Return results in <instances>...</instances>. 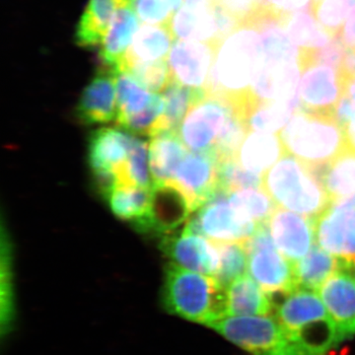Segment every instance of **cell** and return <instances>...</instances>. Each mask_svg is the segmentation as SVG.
<instances>
[{
  "instance_id": "obj_34",
  "label": "cell",
  "mask_w": 355,
  "mask_h": 355,
  "mask_svg": "<svg viewBox=\"0 0 355 355\" xmlns=\"http://www.w3.org/2000/svg\"><path fill=\"white\" fill-rule=\"evenodd\" d=\"M284 29L298 50H317L323 48L333 38L319 24L311 8L289 14Z\"/></svg>"
},
{
  "instance_id": "obj_20",
  "label": "cell",
  "mask_w": 355,
  "mask_h": 355,
  "mask_svg": "<svg viewBox=\"0 0 355 355\" xmlns=\"http://www.w3.org/2000/svg\"><path fill=\"white\" fill-rule=\"evenodd\" d=\"M133 139L130 133L116 128H101L88 140V163L92 173L109 171L118 174L130 154Z\"/></svg>"
},
{
  "instance_id": "obj_27",
  "label": "cell",
  "mask_w": 355,
  "mask_h": 355,
  "mask_svg": "<svg viewBox=\"0 0 355 355\" xmlns=\"http://www.w3.org/2000/svg\"><path fill=\"white\" fill-rule=\"evenodd\" d=\"M107 200L114 216L144 232L150 209L151 189L118 184Z\"/></svg>"
},
{
  "instance_id": "obj_30",
  "label": "cell",
  "mask_w": 355,
  "mask_h": 355,
  "mask_svg": "<svg viewBox=\"0 0 355 355\" xmlns=\"http://www.w3.org/2000/svg\"><path fill=\"white\" fill-rule=\"evenodd\" d=\"M300 288L318 291L334 273L347 268L340 259L316 245L304 258L294 263Z\"/></svg>"
},
{
  "instance_id": "obj_2",
  "label": "cell",
  "mask_w": 355,
  "mask_h": 355,
  "mask_svg": "<svg viewBox=\"0 0 355 355\" xmlns=\"http://www.w3.org/2000/svg\"><path fill=\"white\" fill-rule=\"evenodd\" d=\"M224 289L214 277L169 261L164 270L162 303L170 314L209 327L224 316Z\"/></svg>"
},
{
  "instance_id": "obj_12",
  "label": "cell",
  "mask_w": 355,
  "mask_h": 355,
  "mask_svg": "<svg viewBox=\"0 0 355 355\" xmlns=\"http://www.w3.org/2000/svg\"><path fill=\"white\" fill-rule=\"evenodd\" d=\"M299 110L333 116L345 93L342 70L329 65L312 64L300 69Z\"/></svg>"
},
{
  "instance_id": "obj_1",
  "label": "cell",
  "mask_w": 355,
  "mask_h": 355,
  "mask_svg": "<svg viewBox=\"0 0 355 355\" xmlns=\"http://www.w3.org/2000/svg\"><path fill=\"white\" fill-rule=\"evenodd\" d=\"M288 342L306 355H331L342 342L335 322L314 291L296 288L277 308Z\"/></svg>"
},
{
  "instance_id": "obj_38",
  "label": "cell",
  "mask_w": 355,
  "mask_h": 355,
  "mask_svg": "<svg viewBox=\"0 0 355 355\" xmlns=\"http://www.w3.org/2000/svg\"><path fill=\"white\" fill-rule=\"evenodd\" d=\"M218 245L220 261L214 279L223 288L235 279L246 275L249 268V256L245 243H226Z\"/></svg>"
},
{
  "instance_id": "obj_3",
  "label": "cell",
  "mask_w": 355,
  "mask_h": 355,
  "mask_svg": "<svg viewBox=\"0 0 355 355\" xmlns=\"http://www.w3.org/2000/svg\"><path fill=\"white\" fill-rule=\"evenodd\" d=\"M263 189L279 209L312 219L331 205L319 173L287 153L263 175Z\"/></svg>"
},
{
  "instance_id": "obj_49",
  "label": "cell",
  "mask_w": 355,
  "mask_h": 355,
  "mask_svg": "<svg viewBox=\"0 0 355 355\" xmlns=\"http://www.w3.org/2000/svg\"><path fill=\"white\" fill-rule=\"evenodd\" d=\"M123 1V4H125V6H132V0H121Z\"/></svg>"
},
{
  "instance_id": "obj_15",
  "label": "cell",
  "mask_w": 355,
  "mask_h": 355,
  "mask_svg": "<svg viewBox=\"0 0 355 355\" xmlns=\"http://www.w3.org/2000/svg\"><path fill=\"white\" fill-rule=\"evenodd\" d=\"M218 46L203 42L175 40L168 57L173 80L205 91Z\"/></svg>"
},
{
  "instance_id": "obj_46",
  "label": "cell",
  "mask_w": 355,
  "mask_h": 355,
  "mask_svg": "<svg viewBox=\"0 0 355 355\" xmlns=\"http://www.w3.org/2000/svg\"><path fill=\"white\" fill-rule=\"evenodd\" d=\"M272 355H306L301 352L300 349H297V347H294L293 345H291V343L288 342L287 345L282 347V349L277 350V352H275Z\"/></svg>"
},
{
  "instance_id": "obj_48",
  "label": "cell",
  "mask_w": 355,
  "mask_h": 355,
  "mask_svg": "<svg viewBox=\"0 0 355 355\" xmlns=\"http://www.w3.org/2000/svg\"><path fill=\"white\" fill-rule=\"evenodd\" d=\"M256 1L261 4V6H270V4H272V0H256Z\"/></svg>"
},
{
  "instance_id": "obj_50",
  "label": "cell",
  "mask_w": 355,
  "mask_h": 355,
  "mask_svg": "<svg viewBox=\"0 0 355 355\" xmlns=\"http://www.w3.org/2000/svg\"><path fill=\"white\" fill-rule=\"evenodd\" d=\"M354 205H355V195H354Z\"/></svg>"
},
{
  "instance_id": "obj_19",
  "label": "cell",
  "mask_w": 355,
  "mask_h": 355,
  "mask_svg": "<svg viewBox=\"0 0 355 355\" xmlns=\"http://www.w3.org/2000/svg\"><path fill=\"white\" fill-rule=\"evenodd\" d=\"M193 212L188 198L174 183L154 184L150 209L144 232H174Z\"/></svg>"
},
{
  "instance_id": "obj_44",
  "label": "cell",
  "mask_w": 355,
  "mask_h": 355,
  "mask_svg": "<svg viewBox=\"0 0 355 355\" xmlns=\"http://www.w3.org/2000/svg\"><path fill=\"white\" fill-rule=\"evenodd\" d=\"M312 0H272V6L286 13L306 10L311 7Z\"/></svg>"
},
{
  "instance_id": "obj_41",
  "label": "cell",
  "mask_w": 355,
  "mask_h": 355,
  "mask_svg": "<svg viewBox=\"0 0 355 355\" xmlns=\"http://www.w3.org/2000/svg\"><path fill=\"white\" fill-rule=\"evenodd\" d=\"M132 6L144 24L170 26L174 16L166 0H132Z\"/></svg>"
},
{
  "instance_id": "obj_5",
  "label": "cell",
  "mask_w": 355,
  "mask_h": 355,
  "mask_svg": "<svg viewBox=\"0 0 355 355\" xmlns=\"http://www.w3.org/2000/svg\"><path fill=\"white\" fill-rule=\"evenodd\" d=\"M279 137L287 154L318 173L349 146L345 128L333 116L299 109Z\"/></svg>"
},
{
  "instance_id": "obj_10",
  "label": "cell",
  "mask_w": 355,
  "mask_h": 355,
  "mask_svg": "<svg viewBox=\"0 0 355 355\" xmlns=\"http://www.w3.org/2000/svg\"><path fill=\"white\" fill-rule=\"evenodd\" d=\"M176 40L203 42L219 46L240 23L212 0L202 6H186L177 11L170 23Z\"/></svg>"
},
{
  "instance_id": "obj_47",
  "label": "cell",
  "mask_w": 355,
  "mask_h": 355,
  "mask_svg": "<svg viewBox=\"0 0 355 355\" xmlns=\"http://www.w3.org/2000/svg\"><path fill=\"white\" fill-rule=\"evenodd\" d=\"M345 130L347 132V141H349V146L355 149V119L350 121Z\"/></svg>"
},
{
  "instance_id": "obj_24",
  "label": "cell",
  "mask_w": 355,
  "mask_h": 355,
  "mask_svg": "<svg viewBox=\"0 0 355 355\" xmlns=\"http://www.w3.org/2000/svg\"><path fill=\"white\" fill-rule=\"evenodd\" d=\"M189 149L178 132L154 135L148 147L149 168L154 184L172 183Z\"/></svg>"
},
{
  "instance_id": "obj_29",
  "label": "cell",
  "mask_w": 355,
  "mask_h": 355,
  "mask_svg": "<svg viewBox=\"0 0 355 355\" xmlns=\"http://www.w3.org/2000/svg\"><path fill=\"white\" fill-rule=\"evenodd\" d=\"M12 261V244L2 220L0 261V331L2 340L12 333L16 319Z\"/></svg>"
},
{
  "instance_id": "obj_37",
  "label": "cell",
  "mask_w": 355,
  "mask_h": 355,
  "mask_svg": "<svg viewBox=\"0 0 355 355\" xmlns=\"http://www.w3.org/2000/svg\"><path fill=\"white\" fill-rule=\"evenodd\" d=\"M310 8L319 24L335 37L355 13V0H312Z\"/></svg>"
},
{
  "instance_id": "obj_7",
  "label": "cell",
  "mask_w": 355,
  "mask_h": 355,
  "mask_svg": "<svg viewBox=\"0 0 355 355\" xmlns=\"http://www.w3.org/2000/svg\"><path fill=\"white\" fill-rule=\"evenodd\" d=\"M252 279L270 294H288L298 288L295 266L275 246L268 224L259 226L245 243Z\"/></svg>"
},
{
  "instance_id": "obj_43",
  "label": "cell",
  "mask_w": 355,
  "mask_h": 355,
  "mask_svg": "<svg viewBox=\"0 0 355 355\" xmlns=\"http://www.w3.org/2000/svg\"><path fill=\"white\" fill-rule=\"evenodd\" d=\"M338 38L347 51H355V13L343 26L342 30L338 33Z\"/></svg>"
},
{
  "instance_id": "obj_11",
  "label": "cell",
  "mask_w": 355,
  "mask_h": 355,
  "mask_svg": "<svg viewBox=\"0 0 355 355\" xmlns=\"http://www.w3.org/2000/svg\"><path fill=\"white\" fill-rule=\"evenodd\" d=\"M316 242L322 249L355 268V205L354 200L331 203L315 219Z\"/></svg>"
},
{
  "instance_id": "obj_35",
  "label": "cell",
  "mask_w": 355,
  "mask_h": 355,
  "mask_svg": "<svg viewBox=\"0 0 355 355\" xmlns=\"http://www.w3.org/2000/svg\"><path fill=\"white\" fill-rule=\"evenodd\" d=\"M230 202L257 225L268 223L277 205L263 188H247L228 193Z\"/></svg>"
},
{
  "instance_id": "obj_23",
  "label": "cell",
  "mask_w": 355,
  "mask_h": 355,
  "mask_svg": "<svg viewBox=\"0 0 355 355\" xmlns=\"http://www.w3.org/2000/svg\"><path fill=\"white\" fill-rule=\"evenodd\" d=\"M139 18L132 6H121L101 44L99 57L104 67L119 69L139 29Z\"/></svg>"
},
{
  "instance_id": "obj_17",
  "label": "cell",
  "mask_w": 355,
  "mask_h": 355,
  "mask_svg": "<svg viewBox=\"0 0 355 355\" xmlns=\"http://www.w3.org/2000/svg\"><path fill=\"white\" fill-rule=\"evenodd\" d=\"M268 224L275 246L293 263L304 258L315 246V219L277 207Z\"/></svg>"
},
{
  "instance_id": "obj_28",
  "label": "cell",
  "mask_w": 355,
  "mask_h": 355,
  "mask_svg": "<svg viewBox=\"0 0 355 355\" xmlns=\"http://www.w3.org/2000/svg\"><path fill=\"white\" fill-rule=\"evenodd\" d=\"M331 203L354 200L355 149L349 146L319 172Z\"/></svg>"
},
{
  "instance_id": "obj_14",
  "label": "cell",
  "mask_w": 355,
  "mask_h": 355,
  "mask_svg": "<svg viewBox=\"0 0 355 355\" xmlns=\"http://www.w3.org/2000/svg\"><path fill=\"white\" fill-rule=\"evenodd\" d=\"M172 183L188 198L193 211L211 200L219 191L218 160L214 153L189 151Z\"/></svg>"
},
{
  "instance_id": "obj_31",
  "label": "cell",
  "mask_w": 355,
  "mask_h": 355,
  "mask_svg": "<svg viewBox=\"0 0 355 355\" xmlns=\"http://www.w3.org/2000/svg\"><path fill=\"white\" fill-rule=\"evenodd\" d=\"M165 106L154 135L165 132H178L191 105L205 95L202 89H193L173 81L162 92Z\"/></svg>"
},
{
  "instance_id": "obj_51",
  "label": "cell",
  "mask_w": 355,
  "mask_h": 355,
  "mask_svg": "<svg viewBox=\"0 0 355 355\" xmlns=\"http://www.w3.org/2000/svg\"><path fill=\"white\" fill-rule=\"evenodd\" d=\"M354 275H355V272H354Z\"/></svg>"
},
{
  "instance_id": "obj_26",
  "label": "cell",
  "mask_w": 355,
  "mask_h": 355,
  "mask_svg": "<svg viewBox=\"0 0 355 355\" xmlns=\"http://www.w3.org/2000/svg\"><path fill=\"white\" fill-rule=\"evenodd\" d=\"M121 0H90L77 26L76 43L81 48L101 46Z\"/></svg>"
},
{
  "instance_id": "obj_36",
  "label": "cell",
  "mask_w": 355,
  "mask_h": 355,
  "mask_svg": "<svg viewBox=\"0 0 355 355\" xmlns=\"http://www.w3.org/2000/svg\"><path fill=\"white\" fill-rule=\"evenodd\" d=\"M119 184H130L140 188L153 189L149 168L148 144L135 137L125 164L116 174Z\"/></svg>"
},
{
  "instance_id": "obj_25",
  "label": "cell",
  "mask_w": 355,
  "mask_h": 355,
  "mask_svg": "<svg viewBox=\"0 0 355 355\" xmlns=\"http://www.w3.org/2000/svg\"><path fill=\"white\" fill-rule=\"evenodd\" d=\"M170 26L144 24L137 30L121 65L168 60L174 44Z\"/></svg>"
},
{
  "instance_id": "obj_39",
  "label": "cell",
  "mask_w": 355,
  "mask_h": 355,
  "mask_svg": "<svg viewBox=\"0 0 355 355\" xmlns=\"http://www.w3.org/2000/svg\"><path fill=\"white\" fill-rule=\"evenodd\" d=\"M118 70L128 72L144 87L153 93H162L174 81L168 60L153 62H133L121 65Z\"/></svg>"
},
{
  "instance_id": "obj_22",
  "label": "cell",
  "mask_w": 355,
  "mask_h": 355,
  "mask_svg": "<svg viewBox=\"0 0 355 355\" xmlns=\"http://www.w3.org/2000/svg\"><path fill=\"white\" fill-rule=\"evenodd\" d=\"M284 154L279 133L249 132L235 158L247 171L263 177Z\"/></svg>"
},
{
  "instance_id": "obj_6",
  "label": "cell",
  "mask_w": 355,
  "mask_h": 355,
  "mask_svg": "<svg viewBox=\"0 0 355 355\" xmlns=\"http://www.w3.org/2000/svg\"><path fill=\"white\" fill-rule=\"evenodd\" d=\"M239 109V105L217 96L207 95L191 105L178 128L187 148L214 153L222 132Z\"/></svg>"
},
{
  "instance_id": "obj_40",
  "label": "cell",
  "mask_w": 355,
  "mask_h": 355,
  "mask_svg": "<svg viewBox=\"0 0 355 355\" xmlns=\"http://www.w3.org/2000/svg\"><path fill=\"white\" fill-rule=\"evenodd\" d=\"M219 191L224 193L247 188H263V177L247 171L235 157L218 161Z\"/></svg>"
},
{
  "instance_id": "obj_18",
  "label": "cell",
  "mask_w": 355,
  "mask_h": 355,
  "mask_svg": "<svg viewBox=\"0 0 355 355\" xmlns=\"http://www.w3.org/2000/svg\"><path fill=\"white\" fill-rule=\"evenodd\" d=\"M343 268L318 289L342 340L355 336V275Z\"/></svg>"
},
{
  "instance_id": "obj_45",
  "label": "cell",
  "mask_w": 355,
  "mask_h": 355,
  "mask_svg": "<svg viewBox=\"0 0 355 355\" xmlns=\"http://www.w3.org/2000/svg\"><path fill=\"white\" fill-rule=\"evenodd\" d=\"M343 77H345V93L343 94L347 95L355 103V77L345 73H343Z\"/></svg>"
},
{
  "instance_id": "obj_32",
  "label": "cell",
  "mask_w": 355,
  "mask_h": 355,
  "mask_svg": "<svg viewBox=\"0 0 355 355\" xmlns=\"http://www.w3.org/2000/svg\"><path fill=\"white\" fill-rule=\"evenodd\" d=\"M298 108L293 103L259 101L253 95L246 114L249 132L279 133Z\"/></svg>"
},
{
  "instance_id": "obj_9",
  "label": "cell",
  "mask_w": 355,
  "mask_h": 355,
  "mask_svg": "<svg viewBox=\"0 0 355 355\" xmlns=\"http://www.w3.org/2000/svg\"><path fill=\"white\" fill-rule=\"evenodd\" d=\"M209 328L252 355H272L288 343L286 331L272 315L223 316Z\"/></svg>"
},
{
  "instance_id": "obj_4",
  "label": "cell",
  "mask_w": 355,
  "mask_h": 355,
  "mask_svg": "<svg viewBox=\"0 0 355 355\" xmlns=\"http://www.w3.org/2000/svg\"><path fill=\"white\" fill-rule=\"evenodd\" d=\"M261 64L259 34L240 28L222 41L205 94L238 102L251 94L254 72Z\"/></svg>"
},
{
  "instance_id": "obj_13",
  "label": "cell",
  "mask_w": 355,
  "mask_h": 355,
  "mask_svg": "<svg viewBox=\"0 0 355 355\" xmlns=\"http://www.w3.org/2000/svg\"><path fill=\"white\" fill-rule=\"evenodd\" d=\"M160 249L171 263L214 277L220 261L218 245L187 227L164 236Z\"/></svg>"
},
{
  "instance_id": "obj_21",
  "label": "cell",
  "mask_w": 355,
  "mask_h": 355,
  "mask_svg": "<svg viewBox=\"0 0 355 355\" xmlns=\"http://www.w3.org/2000/svg\"><path fill=\"white\" fill-rule=\"evenodd\" d=\"M272 310L270 294L249 275L235 279L224 289V316H263L272 314Z\"/></svg>"
},
{
  "instance_id": "obj_42",
  "label": "cell",
  "mask_w": 355,
  "mask_h": 355,
  "mask_svg": "<svg viewBox=\"0 0 355 355\" xmlns=\"http://www.w3.org/2000/svg\"><path fill=\"white\" fill-rule=\"evenodd\" d=\"M334 118L343 128H347L350 121L355 119V103L349 99L347 95L343 94L342 99L336 106Z\"/></svg>"
},
{
  "instance_id": "obj_16",
  "label": "cell",
  "mask_w": 355,
  "mask_h": 355,
  "mask_svg": "<svg viewBox=\"0 0 355 355\" xmlns=\"http://www.w3.org/2000/svg\"><path fill=\"white\" fill-rule=\"evenodd\" d=\"M116 76L118 69L100 67L84 89L76 109V118L83 125H101L116 120Z\"/></svg>"
},
{
  "instance_id": "obj_8",
  "label": "cell",
  "mask_w": 355,
  "mask_h": 355,
  "mask_svg": "<svg viewBox=\"0 0 355 355\" xmlns=\"http://www.w3.org/2000/svg\"><path fill=\"white\" fill-rule=\"evenodd\" d=\"M186 227L216 244H226L246 243L259 225L230 202L227 193L219 191L198 209Z\"/></svg>"
},
{
  "instance_id": "obj_33",
  "label": "cell",
  "mask_w": 355,
  "mask_h": 355,
  "mask_svg": "<svg viewBox=\"0 0 355 355\" xmlns=\"http://www.w3.org/2000/svg\"><path fill=\"white\" fill-rule=\"evenodd\" d=\"M155 93L150 92L132 76L118 70L116 76V104L118 114L116 121L119 125L135 114H139L150 106Z\"/></svg>"
}]
</instances>
